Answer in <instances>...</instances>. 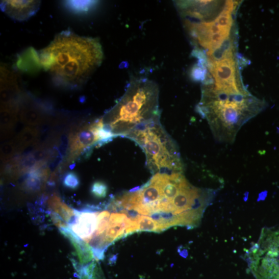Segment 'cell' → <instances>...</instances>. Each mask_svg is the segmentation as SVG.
Wrapping results in <instances>:
<instances>
[{"mask_svg":"<svg viewBox=\"0 0 279 279\" xmlns=\"http://www.w3.org/2000/svg\"><path fill=\"white\" fill-rule=\"evenodd\" d=\"M213 195L211 190L191 185L183 173H157L128 192L127 200L139 218L150 220L161 233L174 226H196Z\"/></svg>","mask_w":279,"mask_h":279,"instance_id":"obj_1","label":"cell"},{"mask_svg":"<svg viewBox=\"0 0 279 279\" xmlns=\"http://www.w3.org/2000/svg\"><path fill=\"white\" fill-rule=\"evenodd\" d=\"M39 54L43 68L49 72L53 82L69 89L85 84L104 57L98 38L80 36L69 30L57 35Z\"/></svg>","mask_w":279,"mask_h":279,"instance_id":"obj_2","label":"cell"},{"mask_svg":"<svg viewBox=\"0 0 279 279\" xmlns=\"http://www.w3.org/2000/svg\"><path fill=\"white\" fill-rule=\"evenodd\" d=\"M265 106L264 102L244 89L224 91L206 85L197 111L207 119L217 140L232 143L243 126L261 112Z\"/></svg>","mask_w":279,"mask_h":279,"instance_id":"obj_3","label":"cell"},{"mask_svg":"<svg viewBox=\"0 0 279 279\" xmlns=\"http://www.w3.org/2000/svg\"><path fill=\"white\" fill-rule=\"evenodd\" d=\"M159 88L146 78L131 82L120 100L103 120L114 136L126 137L140 126L160 119Z\"/></svg>","mask_w":279,"mask_h":279,"instance_id":"obj_4","label":"cell"},{"mask_svg":"<svg viewBox=\"0 0 279 279\" xmlns=\"http://www.w3.org/2000/svg\"><path fill=\"white\" fill-rule=\"evenodd\" d=\"M126 137L143 149L147 167L153 174L183 173L184 166L176 144L159 119L140 126Z\"/></svg>","mask_w":279,"mask_h":279,"instance_id":"obj_5","label":"cell"},{"mask_svg":"<svg viewBox=\"0 0 279 279\" xmlns=\"http://www.w3.org/2000/svg\"><path fill=\"white\" fill-rule=\"evenodd\" d=\"M234 7L232 2H227L224 10L212 22L185 21V27L193 41L207 49V54L220 48L230 38Z\"/></svg>","mask_w":279,"mask_h":279,"instance_id":"obj_6","label":"cell"},{"mask_svg":"<svg viewBox=\"0 0 279 279\" xmlns=\"http://www.w3.org/2000/svg\"><path fill=\"white\" fill-rule=\"evenodd\" d=\"M210 71L215 80L214 87L224 91H238L244 89L238 82L236 63L233 58L209 63Z\"/></svg>","mask_w":279,"mask_h":279,"instance_id":"obj_7","label":"cell"},{"mask_svg":"<svg viewBox=\"0 0 279 279\" xmlns=\"http://www.w3.org/2000/svg\"><path fill=\"white\" fill-rule=\"evenodd\" d=\"M40 5L39 1H2L1 9L12 19L22 21L34 15Z\"/></svg>","mask_w":279,"mask_h":279,"instance_id":"obj_8","label":"cell"},{"mask_svg":"<svg viewBox=\"0 0 279 279\" xmlns=\"http://www.w3.org/2000/svg\"><path fill=\"white\" fill-rule=\"evenodd\" d=\"M60 231L73 246L81 265L85 266L93 261L94 253L89 244L77 236L68 227L60 229Z\"/></svg>","mask_w":279,"mask_h":279,"instance_id":"obj_9","label":"cell"},{"mask_svg":"<svg viewBox=\"0 0 279 279\" xmlns=\"http://www.w3.org/2000/svg\"><path fill=\"white\" fill-rule=\"evenodd\" d=\"M16 66L23 72L33 74L43 68L39 53L33 47H30L17 57Z\"/></svg>","mask_w":279,"mask_h":279,"instance_id":"obj_10","label":"cell"},{"mask_svg":"<svg viewBox=\"0 0 279 279\" xmlns=\"http://www.w3.org/2000/svg\"><path fill=\"white\" fill-rule=\"evenodd\" d=\"M50 213L59 216L68 225L75 216V210L62 202L58 196H53L48 202Z\"/></svg>","mask_w":279,"mask_h":279,"instance_id":"obj_11","label":"cell"},{"mask_svg":"<svg viewBox=\"0 0 279 279\" xmlns=\"http://www.w3.org/2000/svg\"><path fill=\"white\" fill-rule=\"evenodd\" d=\"M97 3L94 1H66L64 5L72 13L82 15L93 10L96 7Z\"/></svg>","mask_w":279,"mask_h":279,"instance_id":"obj_12","label":"cell"},{"mask_svg":"<svg viewBox=\"0 0 279 279\" xmlns=\"http://www.w3.org/2000/svg\"><path fill=\"white\" fill-rule=\"evenodd\" d=\"M108 190L107 185L104 182L101 181L94 182L91 188V193L94 197L98 198L105 197Z\"/></svg>","mask_w":279,"mask_h":279,"instance_id":"obj_13","label":"cell"},{"mask_svg":"<svg viewBox=\"0 0 279 279\" xmlns=\"http://www.w3.org/2000/svg\"><path fill=\"white\" fill-rule=\"evenodd\" d=\"M63 183L68 189H75L80 185V180L76 173L70 172L65 175Z\"/></svg>","mask_w":279,"mask_h":279,"instance_id":"obj_14","label":"cell"},{"mask_svg":"<svg viewBox=\"0 0 279 279\" xmlns=\"http://www.w3.org/2000/svg\"><path fill=\"white\" fill-rule=\"evenodd\" d=\"M206 75V70L203 64L195 66L192 71V76L197 81H203Z\"/></svg>","mask_w":279,"mask_h":279,"instance_id":"obj_15","label":"cell"}]
</instances>
